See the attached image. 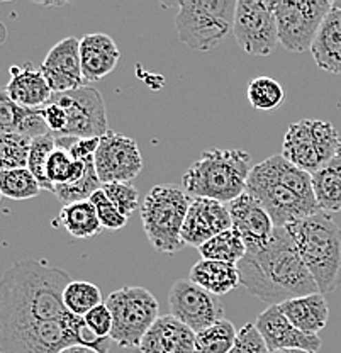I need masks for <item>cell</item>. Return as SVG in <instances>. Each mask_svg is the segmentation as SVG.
Wrapping results in <instances>:
<instances>
[{"label": "cell", "mask_w": 341, "mask_h": 353, "mask_svg": "<svg viewBox=\"0 0 341 353\" xmlns=\"http://www.w3.org/2000/svg\"><path fill=\"white\" fill-rule=\"evenodd\" d=\"M231 228L233 221L227 204L212 199L194 197L182 228V240L185 246H196L199 250L204 243Z\"/></svg>", "instance_id": "obj_16"}, {"label": "cell", "mask_w": 341, "mask_h": 353, "mask_svg": "<svg viewBox=\"0 0 341 353\" xmlns=\"http://www.w3.org/2000/svg\"><path fill=\"white\" fill-rule=\"evenodd\" d=\"M32 139L28 136L7 132L0 136V167L2 170L28 168Z\"/></svg>", "instance_id": "obj_32"}, {"label": "cell", "mask_w": 341, "mask_h": 353, "mask_svg": "<svg viewBox=\"0 0 341 353\" xmlns=\"http://www.w3.org/2000/svg\"><path fill=\"white\" fill-rule=\"evenodd\" d=\"M10 80L3 92L25 109H41L53 97L50 83L46 82L41 70L32 68V65L10 66Z\"/></svg>", "instance_id": "obj_21"}, {"label": "cell", "mask_w": 341, "mask_h": 353, "mask_svg": "<svg viewBox=\"0 0 341 353\" xmlns=\"http://www.w3.org/2000/svg\"><path fill=\"white\" fill-rule=\"evenodd\" d=\"M56 138L53 134H45L39 136V138L32 139L31 146V154H29V163L28 168L31 170V174L36 176V180L39 182V185L43 187V190H50L53 192V185L48 180V161L50 157L56 150Z\"/></svg>", "instance_id": "obj_34"}, {"label": "cell", "mask_w": 341, "mask_h": 353, "mask_svg": "<svg viewBox=\"0 0 341 353\" xmlns=\"http://www.w3.org/2000/svg\"><path fill=\"white\" fill-rule=\"evenodd\" d=\"M341 138L328 121L302 119L287 128L282 141V157L300 170L314 175L340 152Z\"/></svg>", "instance_id": "obj_10"}, {"label": "cell", "mask_w": 341, "mask_h": 353, "mask_svg": "<svg viewBox=\"0 0 341 353\" xmlns=\"http://www.w3.org/2000/svg\"><path fill=\"white\" fill-rule=\"evenodd\" d=\"M41 190L43 187L29 168L0 172V192L3 197L12 201H28L38 197Z\"/></svg>", "instance_id": "obj_29"}, {"label": "cell", "mask_w": 341, "mask_h": 353, "mask_svg": "<svg viewBox=\"0 0 341 353\" xmlns=\"http://www.w3.org/2000/svg\"><path fill=\"white\" fill-rule=\"evenodd\" d=\"M83 319H85L87 326H89L92 333L97 334L99 338H104V340H111L114 321L107 304L102 303L101 306L94 307L90 312L83 316Z\"/></svg>", "instance_id": "obj_39"}, {"label": "cell", "mask_w": 341, "mask_h": 353, "mask_svg": "<svg viewBox=\"0 0 341 353\" xmlns=\"http://www.w3.org/2000/svg\"><path fill=\"white\" fill-rule=\"evenodd\" d=\"M227 209L233 221V230L241 234L247 250L260 248L273 236L275 224L272 218L251 194H241L227 204Z\"/></svg>", "instance_id": "obj_19"}, {"label": "cell", "mask_w": 341, "mask_h": 353, "mask_svg": "<svg viewBox=\"0 0 341 353\" xmlns=\"http://www.w3.org/2000/svg\"><path fill=\"white\" fill-rule=\"evenodd\" d=\"M138 353H196V331L172 314L160 316L139 343Z\"/></svg>", "instance_id": "obj_20"}, {"label": "cell", "mask_w": 341, "mask_h": 353, "mask_svg": "<svg viewBox=\"0 0 341 353\" xmlns=\"http://www.w3.org/2000/svg\"><path fill=\"white\" fill-rule=\"evenodd\" d=\"M43 116H45V121L48 128H50L51 134H53L54 138H60L68 124L67 110L61 108L60 104H56V102L50 101L45 108H43Z\"/></svg>", "instance_id": "obj_40"}, {"label": "cell", "mask_w": 341, "mask_h": 353, "mask_svg": "<svg viewBox=\"0 0 341 353\" xmlns=\"http://www.w3.org/2000/svg\"><path fill=\"white\" fill-rule=\"evenodd\" d=\"M340 152H341V145H340Z\"/></svg>", "instance_id": "obj_44"}, {"label": "cell", "mask_w": 341, "mask_h": 353, "mask_svg": "<svg viewBox=\"0 0 341 353\" xmlns=\"http://www.w3.org/2000/svg\"><path fill=\"white\" fill-rule=\"evenodd\" d=\"M247 192L267 209L275 228H287L321 211L313 176L282 154H273L253 167Z\"/></svg>", "instance_id": "obj_3"}, {"label": "cell", "mask_w": 341, "mask_h": 353, "mask_svg": "<svg viewBox=\"0 0 341 353\" xmlns=\"http://www.w3.org/2000/svg\"><path fill=\"white\" fill-rule=\"evenodd\" d=\"M80 60L85 82H99L114 72L121 60V51L109 34L94 32L80 39Z\"/></svg>", "instance_id": "obj_22"}, {"label": "cell", "mask_w": 341, "mask_h": 353, "mask_svg": "<svg viewBox=\"0 0 341 353\" xmlns=\"http://www.w3.org/2000/svg\"><path fill=\"white\" fill-rule=\"evenodd\" d=\"M25 116V108L17 105L6 92L0 94V130L2 134L17 132Z\"/></svg>", "instance_id": "obj_38"}, {"label": "cell", "mask_w": 341, "mask_h": 353, "mask_svg": "<svg viewBox=\"0 0 341 353\" xmlns=\"http://www.w3.org/2000/svg\"><path fill=\"white\" fill-rule=\"evenodd\" d=\"M234 0H180L175 16L178 39L190 50L209 51L233 31Z\"/></svg>", "instance_id": "obj_8"}, {"label": "cell", "mask_w": 341, "mask_h": 353, "mask_svg": "<svg viewBox=\"0 0 341 353\" xmlns=\"http://www.w3.org/2000/svg\"><path fill=\"white\" fill-rule=\"evenodd\" d=\"M105 304L114 321L111 340L124 348H138L160 318L158 301L145 287H121L105 299Z\"/></svg>", "instance_id": "obj_9"}, {"label": "cell", "mask_w": 341, "mask_h": 353, "mask_svg": "<svg viewBox=\"0 0 341 353\" xmlns=\"http://www.w3.org/2000/svg\"><path fill=\"white\" fill-rule=\"evenodd\" d=\"M60 223L68 231V234L79 240H89L104 231L97 211L90 201L65 204L60 211Z\"/></svg>", "instance_id": "obj_27"}, {"label": "cell", "mask_w": 341, "mask_h": 353, "mask_svg": "<svg viewBox=\"0 0 341 353\" xmlns=\"http://www.w3.org/2000/svg\"><path fill=\"white\" fill-rule=\"evenodd\" d=\"M168 304L170 314L196 333L225 319V307L218 296L207 292L190 279H180L172 285Z\"/></svg>", "instance_id": "obj_14"}, {"label": "cell", "mask_w": 341, "mask_h": 353, "mask_svg": "<svg viewBox=\"0 0 341 353\" xmlns=\"http://www.w3.org/2000/svg\"><path fill=\"white\" fill-rule=\"evenodd\" d=\"M238 268L241 285L270 306L319 292L287 228H275L270 241L248 250Z\"/></svg>", "instance_id": "obj_2"}, {"label": "cell", "mask_w": 341, "mask_h": 353, "mask_svg": "<svg viewBox=\"0 0 341 353\" xmlns=\"http://www.w3.org/2000/svg\"><path fill=\"white\" fill-rule=\"evenodd\" d=\"M189 279L218 297L225 296L241 285L238 265L207 259H200L190 268Z\"/></svg>", "instance_id": "obj_25"}, {"label": "cell", "mask_w": 341, "mask_h": 353, "mask_svg": "<svg viewBox=\"0 0 341 353\" xmlns=\"http://www.w3.org/2000/svg\"><path fill=\"white\" fill-rule=\"evenodd\" d=\"M278 307L297 330L307 334H318L319 331L324 330L329 319L328 303L324 294L321 292L285 301Z\"/></svg>", "instance_id": "obj_23"}, {"label": "cell", "mask_w": 341, "mask_h": 353, "mask_svg": "<svg viewBox=\"0 0 341 353\" xmlns=\"http://www.w3.org/2000/svg\"><path fill=\"white\" fill-rule=\"evenodd\" d=\"M39 70L50 83L53 94H63L85 87L80 60V39L70 36L58 41L48 51Z\"/></svg>", "instance_id": "obj_17"}, {"label": "cell", "mask_w": 341, "mask_h": 353, "mask_svg": "<svg viewBox=\"0 0 341 353\" xmlns=\"http://www.w3.org/2000/svg\"><path fill=\"white\" fill-rule=\"evenodd\" d=\"M90 202L94 204L104 230L119 231L127 224V216H124L123 212L109 201V197L105 196V192L102 189L97 190V192L90 197Z\"/></svg>", "instance_id": "obj_36"}, {"label": "cell", "mask_w": 341, "mask_h": 353, "mask_svg": "<svg viewBox=\"0 0 341 353\" xmlns=\"http://www.w3.org/2000/svg\"><path fill=\"white\" fill-rule=\"evenodd\" d=\"M270 353H313V352H306V350H294V348H289V350H275Z\"/></svg>", "instance_id": "obj_42"}, {"label": "cell", "mask_w": 341, "mask_h": 353, "mask_svg": "<svg viewBox=\"0 0 341 353\" xmlns=\"http://www.w3.org/2000/svg\"><path fill=\"white\" fill-rule=\"evenodd\" d=\"M278 26V41L287 51L304 53L311 50L316 34L331 12V2L326 0H277L273 2Z\"/></svg>", "instance_id": "obj_11"}, {"label": "cell", "mask_w": 341, "mask_h": 353, "mask_svg": "<svg viewBox=\"0 0 341 353\" xmlns=\"http://www.w3.org/2000/svg\"><path fill=\"white\" fill-rule=\"evenodd\" d=\"M248 101L256 110H275L285 101V90L272 77H256L248 85Z\"/></svg>", "instance_id": "obj_33"}, {"label": "cell", "mask_w": 341, "mask_h": 353, "mask_svg": "<svg viewBox=\"0 0 341 353\" xmlns=\"http://www.w3.org/2000/svg\"><path fill=\"white\" fill-rule=\"evenodd\" d=\"M102 190L109 197V201L127 218L138 209L139 192L131 182L105 183V185H102Z\"/></svg>", "instance_id": "obj_35"}, {"label": "cell", "mask_w": 341, "mask_h": 353, "mask_svg": "<svg viewBox=\"0 0 341 353\" xmlns=\"http://www.w3.org/2000/svg\"><path fill=\"white\" fill-rule=\"evenodd\" d=\"M313 176V189L322 212L341 211V152Z\"/></svg>", "instance_id": "obj_26"}, {"label": "cell", "mask_w": 341, "mask_h": 353, "mask_svg": "<svg viewBox=\"0 0 341 353\" xmlns=\"http://www.w3.org/2000/svg\"><path fill=\"white\" fill-rule=\"evenodd\" d=\"M251 170V157L245 150L212 148L187 168L182 176V185L192 197L229 204L247 192Z\"/></svg>", "instance_id": "obj_4"}, {"label": "cell", "mask_w": 341, "mask_h": 353, "mask_svg": "<svg viewBox=\"0 0 341 353\" xmlns=\"http://www.w3.org/2000/svg\"><path fill=\"white\" fill-rule=\"evenodd\" d=\"M60 353H99L97 350H92L89 347H83V345H72V347L65 348Z\"/></svg>", "instance_id": "obj_41"}, {"label": "cell", "mask_w": 341, "mask_h": 353, "mask_svg": "<svg viewBox=\"0 0 341 353\" xmlns=\"http://www.w3.org/2000/svg\"><path fill=\"white\" fill-rule=\"evenodd\" d=\"M70 282L67 270L43 260L10 265L0 281V330L63 319L70 312L63 301Z\"/></svg>", "instance_id": "obj_1"}, {"label": "cell", "mask_w": 341, "mask_h": 353, "mask_svg": "<svg viewBox=\"0 0 341 353\" xmlns=\"http://www.w3.org/2000/svg\"><path fill=\"white\" fill-rule=\"evenodd\" d=\"M109 341L92 333L85 319L72 312L58 321L0 330V353H60L72 345H83L99 353H107Z\"/></svg>", "instance_id": "obj_6"}, {"label": "cell", "mask_w": 341, "mask_h": 353, "mask_svg": "<svg viewBox=\"0 0 341 353\" xmlns=\"http://www.w3.org/2000/svg\"><path fill=\"white\" fill-rule=\"evenodd\" d=\"M51 101L67 110L68 124L60 138H102L109 132L105 102L94 87L53 94Z\"/></svg>", "instance_id": "obj_13"}, {"label": "cell", "mask_w": 341, "mask_h": 353, "mask_svg": "<svg viewBox=\"0 0 341 353\" xmlns=\"http://www.w3.org/2000/svg\"><path fill=\"white\" fill-rule=\"evenodd\" d=\"M192 196L174 183H160L141 204L143 230L149 245L160 253L174 255L185 246L182 228L192 204Z\"/></svg>", "instance_id": "obj_7"}, {"label": "cell", "mask_w": 341, "mask_h": 353, "mask_svg": "<svg viewBox=\"0 0 341 353\" xmlns=\"http://www.w3.org/2000/svg\"><path fill=\"white\" fill-rule=\"evenodd\" d=\"M314 63L322 72L341 75V10L331 9L311 46Z\"/></svg>", "instance_id": "obj_24"}, {"label": "cell", "mask_w": 341, "mask_h": 353, "mask_svg": "<svg viewBox=\"0 0 341 353\" xmlns=\"http://www.w3.org/2000/svg\"><path fill=\"white\" fill-rule=\"evenodd\" d=\"M229 353H270V350L256 325L248 323L238 331L236 341H234Z\"/></svg>", "instance_id": "obj_37"}, {"label": "cell", "mask_w": 341, "mask_h": 353, "mask_svg": "<svg viewBox=\"0 0 341 353\" xmlns=\"http://www.w3.org/2000/svg\"><path fill=\"white\" fill-rule=\"evenodd\" d=\"M247 245L241 234L236 230L223 231L221 234L214 236L212 240L204 243L199 248V253L203 259L218 260V262L234 263L238 265L247 255Z\"/></svg>", "instance_id": "obj_28"}, {"label": "cell", "mask_w": 341, "mask_h": 353, "mask_svg": "<svg viewBox=\"0 0 341 353\" xmlns=\"http://www.w3.org/2000/svg\"><path fill=\"white\" fill-rule=\"evenodd\" d=\"M256 328L265 338L270 352L275 350H306L318 353L322 341L318 334H307L297 330L278 306H269L256 318Z\"/></svg>", "instance_id": "obj_18"}, {"label": "cell", "mask_w": 341, "mask_h": 353, "mask_svg": "<svg viewBox=\"0 0 341 353\" xmlns=\"http://www.w3.org/2000/svg\"><path fill=\"white\" fill-rule=\"evenodd\" d=\"M331 6H333V9L341 10V0H335V2H331Z\"/></svg>", "instance_id": "obj_43"}, {"label": "cell", "mask_w": 341, "mask_h": 353, "mask_svg": "<svg viewBox=\"0 0 341 353\" xmlns=\"http://www.w3.org/2000/svg\"><path fill=\"white\" fill-rule=\"evenodd\" d=\"M236 334L233 323L221 319L196 333V353H229L236 341Z\"/></svg>", "instance_id": "obj_30"}, {"label": "cell", "mask_w": 341, "mask_h": 353, "mask_svg": "<svg viewBox=\"0 0 341 353\" xmlns=\"http://www.w3.org/2000/svg\"><path fill=\"white\" fill-rule=\"evenodd\" d=\"M65 306L72 314L85 316L92 309L101 306L102 292L97 285L87 281H72L63 294Z\"/></svg>", "instance_id": "obj_31"}, {"label": "cell", "mask_w": 341, "mask_h": 353, "mask_svg": "<svg viewBox=\"0 0 341 353\" xmlns=\"http://www.w3.org/2000/svg\"><path fill=\"white\" fill-rule=\"evenodd\" d=\"M233 36L243 51L253 57H269L277 48L278 26L273 2L238 0Z\"/></svg>", "instance_id": "obj_12"}, {"label": "cell", "mask_w": 341, "mask_h": 353, "mask_svg": "<svg viewBox=\"0 0 341 353\" xmlns=\"http://www.w3.org/2000/svg\"><path fill=\"white\" fill-rule=\"evenodd\" d=\"M297 252L321 294H329L341 285V228L326 212L287 226Z\"/></svg>", "instance_id": "obj_5"}, {"label": "cell", "mask_w": 341, "mask_h": 353, "mask_svg": "<svg viewBox=\"0 0 341 353\" xmlns=\"http://www.w3.org/2000/svg\"><path fill=\"white\" fill-rule=\"evenodd\" d=\"M94 161L102 185L114 182H131L143 170V158L138 143L130 136L114 131L105 132L101 138Z\"/></svg>", "instance_id": "obj_15"}]
</instances>
